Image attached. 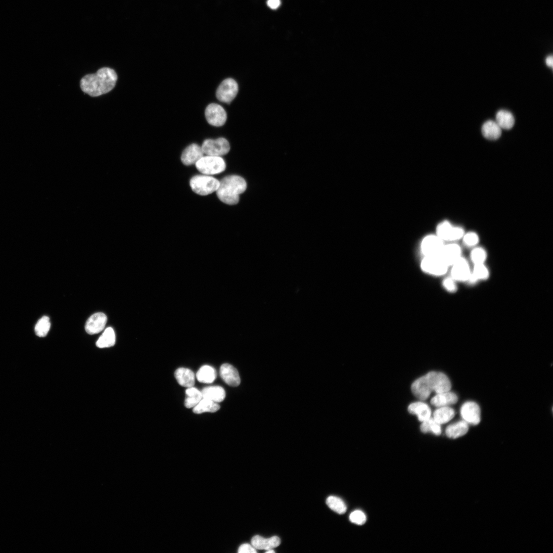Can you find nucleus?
Here are the masks:
<instances>
[{
	"mask_svg": "<svg viewBox=\"0 0 553 553\" xmlns=\"http://www.w3.org/2000/svg\"><path fill=\"white\" fill-rule=\"evenodd\" d=\"M117 76L114 70L105 67L94 74H88L81 81L83 92L92 97H97L111 91L115 87Z\"/></svg>",
	"mask_w": 553,
	"mask_h": 553,
	"instance_id": "1",
	"label": "nucleus"
},
{
	"mask_svg": "<svg viewBox=\"0 0 553 553\" xmlns=\"http://www.w3.org/2000/svg\"><path fill=\"white\" fill-rule=\"evenodd\" d=\"M451 384L442 372L432 371L414 381L411 386L413 394L420 400L428 399L433 392L437 394L450 391Z\"/></svg>",
	"mask_w": 553,
	"mask_h": 553,
	"instance_id": "2",
	"label": "nucleus"
},
{
	"mask_svg": "<svg viewBox=\"0 0 553 553\" xmlns=\"http://www.w3.org/2000/svg\"><path fill=\"white\" fill-rule=\"evenodd\" d=\"M246 188V183L242 178L231 175L219 182V186L216 192L222 202L229 205H235L239 203V195L245 192Z\"/></svg>",
	"mask_w": 553,
	"mask_h": 553,
	"instance_id": "3",
	"label": "nucleus"
},
{
	"mask_svg": "<svg viewBox=\"0 0 553 553\" xmlns=\"http://www.w3.org/2000/svg\"><path fill=\"white\" fill-rule=\"evenodd\" d=\"M192 190L196 194L206 196L216 192L219 186V181L208 175H197L190 180Z\"/></svg>",
	"mask_w": 553,
	"mask_h": 553,
	"instance_id": "4",
	"label": "nucleus"
},
{
	"mask_svg": "<svg viewBox=\"0 0 553 553\" xmlns=\"http://www.w3.org/2000/svg\"><path fill=\"white\" fill-rule=\"evenodd\" d=\"M195 165L200 172L207 175L221 173L226 169L224 161L219 157H203Z\"/></svg>",
	"mask_w": 553,
	"mask_h": 553,
	"instance_id": "5",
	"label": "nucleus"
},
{
	"mask_svg": "<svg viewBox=\"0 0 553 553\" xmlns=\"http://www.w3.org/2000/svg\"><path fill=\"white\" fill-rule=\"evenodd\" d=\"M202 148L204 155L208 156L220 157L229 153L230 146L225 138L220 137L216 140H205Z\"/></svg>",
	"mask_w": 553,
	"mask_h": 553,
	"instance_id": "6",
	"label": "nucleus"
},
{
	"mask_svg": "<svg viewBox=\"0 0 553 553\" xmlns=\"http://www.w3.org/2000/svg\"><path fill=\"white\" fill-rule=\"evenodd\" d=\"M238 92L237 83L234 79L228 78L221 82L217 88L216 94L219 101L230 103L236 97Z\"/></svg>",
	"mask_w": 553,
	"mask_h": 553,
	"instance_id": "7",
	"label": "nucleus"
},
{
	"mask_svg": "<svg viewBox=\"0 0 553 553\" xmlns=\"http://www.w3.org/2000/svg\"><path fill=\"white\" fill-rule=\"evenodd\" d=\"M437 236L444 241H456L463 238L465 232L460 227H454L448 221H443L437 228Z\"/></svg>",
	"mask_w": 553,
	"mask_h": 553,
	"instance_id": "8",
	"label": "nucleus"
},
{
	"mask_svg": "<svg viewBox=\"0 0 553 553\" xmlns=\"http://www.w3.org/2000/svg\"><path fill=\"white\" fill-rule=\"evenodd\" d=\"M421 266L425 272L436 275L446 273L449 267L440 256L425 257Z\"/></svg>",
	"mask_w": 553,
	"mask_h": 553,
	"instance_id": "9",
	"label": "nucleus"
},
{
	"mask_svg": "<svg viewBox=\"0 0 553 553\" xmlns=\"http://www.w3.org/2000/svg\"><path fill=\"white\" fill-rule=\"evenodd\" d=\"M205 116L208 123L213 126L221 127L226 122L227 114L220 105L213 103L206 108Z\"/></svg>",
	"mask_w": 553,
	"mask_h": 553,
	"instance_id": "10",
	"label": "nucleus"
},
{
	"mask_svg": "<svg viewBox=\"0 0 553 553\" xmlns=\"http://www.w3.org/2000/svg\"><path fill=\"white\" fill-rule=\"evenodd\" d=\"M463 420L468 424L478 425L481 422V410L475 402L467 401L464 404L461 409Z\"/></svg>",
	"mask_w": 553,
	"mask_h": 553,
	"instance_id": "11",
	"label": "nucleus"
},
{
	"mask_svg": "<svg viewBox=\"0 0 553 553\" xmlns=\"http://www.w3.org/2000/svg\"><path fill=\"white\" fill-rule=\"evenodd\" d=\"M444 245V241L438 236L430 235L422 242V252L425 257L439 256Z\"/></svg>",
	"mask_w": 553,
	"mask_h": 553,
	"instance_id": "12",
	"label": "nucleus"
},
{
	"mask_svg": "<svg viewBox=\"0 0 553 553\" xmlns=\"http://www.w3.org/2000/svg\"><path fill=\"white\" fill-rule=\"evenodd\" d=\"M451 266V275L453 279L456 282L468 281L471 270L466 259L462 257Z\"/></svg>",
	"mask_w": 553,
	"mask_h": 553,
	"instance_id": "13",
	"label": "nucleus"
},
{
	"mask_svg": "<svg viewBox=\"0 0 553 553\" xmlns=\"http://www.w3.org/2000/svg\"><path fill=\"white\" fill-rule=\"evenodd\" d=\"M107 322V317L105 314L102 313L94 314L86 322L85 330L89 335L97 334L104 329Z\"/></svg>",
	"mask_w": 553,
	"mask_h": 553,
	"instance_id": "14",
	"label": "nucleus"
},
{
	"mask_svg": "<svg viewBox=\"0 0 553 553\" xmlns=\"http://www.w3.org/2000/svg\"><path fill=\"white\" fill-rule=\"evenodd\" d=\"M439 256L448 266H451L462 257V249L455 243L444 245Z\"/></svg>",
	"mask_w": 553,
	"mask_h": 553,
	"instance_id": "15",
	"label": "nucleus"
},
{
	"mask_svg": "<svg viewBox=\"0 0 553 553\" xmlns=\"http://www.w3.org/2000/svg\"><path fill=\"white\" fill-rule=\"evenodd\" d=\"M204 156L201 147L196 144H193L187 147L184 151L181 160L186 166L196 164Z\"/></svg>",
	"mask_w": 553,
	"mask_h": 553,
	"instance_id": "16",
	"label": "nucleus"
},
{
	"mask_svg": "<svg viewBox=\"0 0 553 553\" xmlns=\"http://www.w3.org/2000/svg\"><path fill=\"white\" fill-rule=\"evenodd\" d=\"M220 374L224 382L230 386L237 387L240 384L241 380L238 370L229 364L221 365Z\"/></svg>",
	"mask_w": 553,
	"mask_h": 553,
	"instance_id": "17",
	"label": "nucleus"
},
{
	"mask_svg": "<svg viewBox=\"0 0 553 553\" xmlns=\"http://www.w3.org/2000/svg\"><path fill=\"white\" fill-rule=\"evenodd\" d=\"M281 543V539L278 536L265 538L259 535H256L254 536L251 540L252 545L256 549L260 550H267L273 549L280 546Z\"/></svg>",
	"mask_w": 553,
	"mask_h": 553,
	"instance_id": "18",
	"label": "nucleus"
},
{
	"mask_svg": "<svg viewBox=\"0 0 553 553\" xmlns=\"http://www.w3.org/2000/svg\"><path fill=\"white\" fill-rule=\"evenodd\" d=\"M409 412L416 415L419 420L423 422L432 417V410L430 406L422 401L411 404L408 408Z\"/></svg>",
	"mask_w": 553,
	"mask_h": 553,
	"instance_id": "19",
	"label": "nucleus"
},
{
	"mask_svg": "<svg viewBox=\"0 0 553 553\" xmlns=\"http://www.w3.org/2000/svg\"><path fill=\"white\" fill-rule=\"evenodd\" d=\"M458 396L450 391L437 393L431 400V404L436 407L449 406L457 403Z\"/></svg>",
	"mask_w": 553,
	"mask_h": 553,
	"instance_id": "20",
	"label": "nucleus"
},
{
	"mask_svg": "<svg viewBox=\"0 0 553 553\" xmlns=\"http://www.w3.org/2000/svg\"><path fill=\"white\" fill-rule=\"evenodd\" d=\"M482 132L487 139L495 141L501 136V128L493 120H489L485 122L482 126Z\"/></svg>",
	"mask_w": 553,
	"mask_h": 553,
	"instance_id": "21",
	"label": "nucleus"
},
{
	"mask_svg": "<svg viewBox=\"0 0 553 553\" xmlns=\"http://www.w3.org/2000/svg\"><path fill=\"white\" fill-rule=\"evenodd\" d=\"M175 377L179 384L185 387L190 388L195 384V375L190 369L180 368L175 372Z\"/></svg>",
	"mask_w": 553,
	"mask_h": 553,
	"instance_id": "22",
	"label": "nucleus"
},
{
	"mask_svg": "<svg viewBox=\"0 0 553 553\" xmlns=\"http://www.w3.org/2000/svg\"><path fill=\"white\" fill-rule=\"evenodd\" d=\"M203 398L216 403L222 401L225 397V392L220 386H210L204 388L201 391Z\"/></svg>",
	"mask_w": 553,
	"mask_h": 553,
	"instance_id": "23",
	"label": "nucleus"
},
{
	"mask_svg": "<svg viewBox=\"0 0 553 553\" xmlns=\"http://www.w3.org/2000/svg\"><path fill=\"white\" fill-rule=\"evenodd\" d=\"M455 411L449 406L439 407L434 413V419L440 425L450 421L455 416Z\"/></svg>",
	"mask_w": 553,
	"mask_h": 553,
	"instance_id": "24",
	"label": "nucleus"
},
{
	"mask_svg": "<svg viewBox=\"0 0 553 553\" xmlns=\"http://www.w3.org/2000/svg\"><path fill=\"white\" fill-rule=\"evenodd\" d=\"M469 431V424L464 420L449 425L446 430V436L451 439H457L465 435Z\"/></svg>",
	"mask_w": 553,
	"mask_h": 553,
	"instance_id": "25",
	"label": "nucleus"
},
{
	"mask_svg": "<svg viewBox=\"0 0 553 553\" xmlns=\"http://www.w3.org/2000/svg\"><path fill=\"white\" fill-rule=\"evenodd\" d=\"M496 123L499 126L505 130H510L515 123V118L513 114L508 111L500 110L496 115Z\"/></svg>",
	"mask_w": 553,
	"mask_h": 553,
	"instance_id": "26",
	"label": "nucleus"
},
{
	"mask_svg": "<svg viewBox=\"0 0 553 553\" xmlns=\"http://www.w3.org/2000/svg\"><path fill=\"white\" fill-rule=\"evenodd\" d=\"M216 371L214 368L210 366L205 365L202 366L196 374L197 380L206 384L213 383L216 378Z\"/></svg>",
	"mask_w": 553,
	"mask_h": 553,
	"instance_id": "27",
	"label": "nucleus"
},
{
	"mask_svg": "<svg viewBox=\"0 0 553 553\" xmlns=\"http://www.w3.org/2000/svg\"><path fill=\"white\" fill-rule=\"evenodd\" d=\"M115 334L113 329L112 328H108L98 339L96 345L100 348L111 347L115 345Z\"/></svg>",
	"mask_w": 553,
	"mask_h": 553,
	"instance_id": "28",
	"label": "nucleus"
},
{
	"mask_svg": "<svg viewBox=\"0 0 553 553\" xmlns=\"http://www.w3.org/2000/svg\"><path fill=\"white\" fill-rule=\"evenodd\" d=\"M220 408V405L216 402L203 398L199 403L193 407V412L201 414L204 412H215Z\"/></svg>",
	"mask_w": 553,
	"mask_h": 553,
	"instance_id": "29",
	"label": "nucleus"
},
{
	"mask_svg": "<svg viewBox=\"0 0 553 553\" xmlns=\"http://www.w3.org/2000/svg\"><path fill=\"white\" fill-rule=\"evenodd\" d=\"M489 276V270L484 263L475 264L468 281L471 283H475L478 281H484L488 279Z\"/></svg>",
	"mask_w": 553,
	"mask_h": 553,
	"instance_id": "30",
	"label": "nucleus"
},
{
	"mask_svg": "<svg viewBox=\"0 0 553 553\" xmlns=\"http://www.w3.org/2000/svg\"><path fill=\"white\" fill-rule=\"evenodd\" d=\"M186 394L185 405L187 408L194 407L203 398L202 392L193 387L188 388Z\"/></svg>",
	"mask_w": 553,
	"mask_h": 553,
	"instance_id": "31",
	"label": "nucleus"
},
{
	"mask_svg": "<svg viewBox=\"0 0 553 553\" xmlns=\"http://www.w3.org/2000/svg\"><path fill=\"white\" fill-rule=\"evenodd\" d=\"M441 425L437 422L433 418L431 417L426 421L422 422L421 425V431L424 434L432 433L435 435L439 436L441 434Z\"/></svg>",
	"mask_w": 553,
	"mask_h": 553,
	"instance_id": "32",
	"label": "nucleus"
},
{
	"mask_svg": "<svg viewBox=\"0 0 553 553\" xmlns=\"http://www.w3.org/2000/svg\"><path fill=\"white\" fill-rule=\"evenodd\" d=\"M326 504L331 509L339 514H343L346 512L347 507L339 497L334 496L329 497Z\"/></svg>",
	"mask_w": 553,
	"mask_h": 553,
	"instance_id": "33",
	"label": "nucleus"
},
{
	"mask_svg": "<svg viewBox=\"0 0 553 553\" xmlns=\"http://www.w3.org/2000/svg\"><path fill=\"white\" fill-rule=\"evenodd\" d=\"M51 324L49 317L44 316L42 317L37 323L35 326L36 335L40 337H44L48 333Z\"/></svg>",
	"mask_w": 553,
	"mask_h": 553,
	"instance_id": "34",
	"label": "nucleus"
},
{
	"mask_svg": "<svg viewBox=\"0 0 553 553\" xmlns=\"http://www.w3.org/2000/svg\"><path fill=\"white\" fill-rule=\"evenodd\" d=\"M470 256L474 265L483 264L487 259V253L484 248L476 246L472 250Z\"/></svg>",
	"mask_w": 553,
	"mask_h": 553,
	"instance_id": "35",
	"label": "nucleus"
},
{
	"mask_svg": "<svg viewBox=\"0 0 553 553\" xmlns=\"http://www.w3.org/2000/svg\"><path fill=\"white\" fill-rule=\"evenodd\" d=\"M462 239L464 244L469 247L476 246L480 241L479 235L474 232L465 233Z\"/></svg>",
	"mask_w": 553,
	"mask_h": 553,
	"instance_id": "36",
	"label": "nucleus"
},
{
	"mask_svg": "<svg viewBox=\"0 0 553 553\" xmlns=\"http://www.w3.org/2000/svg\"><path fill=\"white\" fill-rule=\"evenodd\" d=\"M350 521L358 525H363L366 521L365 514L360 510H356L352 512L349 516Z\"/></svg>",
	"mask_w": 553,
	"mask_h": 553,
	"instance_id": "37",
	"label": "nucleus"
},
{
	"mask_svg": "<svg viewBox=\"0 0 553 553\" xmlns=\"http://www.w3.org/2000/svg\"><path fill=\"white\" fill-rule=\"evenodd\" d=\"M445 289L450 292H455L457 290L456 281L452 278L446 279L443 282Z\"/></svg>",
	"mask_w": 553,
	"mask_h": 553,
	"instance_id": "38",
	"label": "nucleus"
},
{
	"mask_svg": "<svg viewBox=\"0 0 553 553\" xmlns=\"http://www.w3.org/2000/svg\"><path fill=\"white\" fill-rule=\"evenodd\" d=\"M238 552L239 553H256L257 550L252 544L245 543L240 546Z\"/></svg>",
	"mask_w": 553,
	"mask_h": 553,
	"instance_id": "39",
	"label": "nucleus"
},
{
	"mask_svg": "<svg viewBox=\"0 0 553 553\" xmlns=\"http://www.w3.org/2000/svg\"><path fill=\"white\" fill-rule=\"evenodd\" d=\"M267 6L271 9H278L281 6V0H268Z\"/></svg>",
	"mask_w": 553,
	"mask_h": 553,
	"instance_id": "40",
	"label": "nucleus"
},
{
	"mask_svg": "<svg viewBox=\"0 0 553 553\" xmlns=\"http://www.w3.org/2000/svg\"><path fill=\"white\" fill-rule=\"evenodd\" d=\"M545 63L547 66L552 68L553 66L552 57L551 56L548 57L546 59Z\"/></svg>",
	"mask_w": 553,
	"mask_h": 553,
	"instance_id": "41",
	"label": "nucleus"
},
{
	"mask_svg": "<svg viewBox=\"0 0 553 553\" xmlns=\"http://www.w3.org/2000/svg\"><path fill=\"white\" fill-rule=\"evenodd\" d=\"M266 553H273V552H275V551L272 549H271L267 550L266 551Z\"/></svg>",
	"mask_w": 553,
	"mask_h": 553,
	"instance_id": "42",
	"label": "nucleus"
}]
</instances>
